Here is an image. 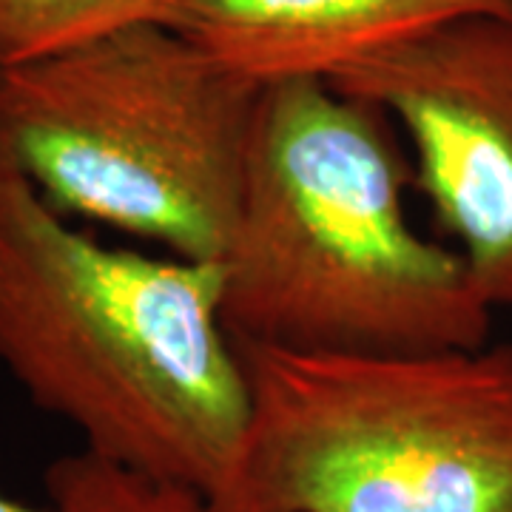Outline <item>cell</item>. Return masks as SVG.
Instances as JSON below:
<instances>
[{
  "instance_id": "1",
  "label": "cell",
  "mask_w": 512,
  "mask_h": 512,
  "mask_svg": "<svg viewBox=\"0 0 512 512\" xmlns=\"http://www.w3.org/2000/svg\"><path fill=\"white\" fill-rule=\"evenodd\" d=\"M217 265L77 231L0 151V365L83 450L231 512L251 384Z\"/></svg>"
},
{
  "instance_id": "2",
  "label": "cell",
  "mask_w": 512,
  "mask_h": 512,
  "mask_svg": "<svg viewBox=\"0 0 512 512\" xmlns=\"http://www.w3.org/2000/svg\"><path fill=\"white\" fill-rule=\"evenodd\" d=\"M399 126L330 80L262 86L220 268L237 345L325 356L481 348L495 311L456 248L407 220Z\"/></svg>"
},
{
  "instance_id": "3",
  "label": "cell",
  "mask_w": 512,
  "mask_h": 512,
  "mask_svg": "<svg viewBox=\"0 0 512 512\" xmlns=\"http://www.w3.org/2000/svg\"><path fill=\"white\" fill-rule=\"evenodd\" d=\"M262 86L140 23L0 69V151L63 217L220 265Z\"/></svg>"
},
{
  "instance_id": "4",
  "label": "cell",
  "mask_w": 512,
  "mask_h": 512,
  "mask_svg": "<svg viewBox=\"0 0 512 512\" xmlns=\"http://www.w3.org/2000/svg\"><path fill=\"white\" fill-rule=\"evenodd\" d=\"M237 350L251 430L231 512H512L507 342L416 356Z\"/></svg>"
},
{
  "instance_id": "5",
  "label": "cell",
  "mask_w": 512,
  "mask_h": 512,
  "mask_svg": "<svg viewBox=\"0 0 512 512\" xmlns=\"http://www.w3.org/2000/svg\"><path fill=\"white\" fill-rule=\"evenodd\" d=\"M330 83L399 126L441 234L481 299L512 311V15L447 23Z\"/></svg>"
},
{
  "instance_id": "6",
  "label": "cell",
  "mask_w": 512,
  "mask_h": 512,
  "mask_svg": "<svg viewBox=\"0 0 512 512\" xmlns=\"http://www.w3.org/2000/svg\"><path fill=\"white\" fill-rule=\"evenodd\" d=\"M512 15V0H160L157 26L222 69L271 86L330 80L447 23Z\"/></svg>"
},
{
  "instance_id": "7",
  "label": "cell",
  "mask_w": 512,
  "mask_h": 512,
  "mask_svg": "<svg viewBox=\"0 0 512 512\" xmlns=\"http://www.w3.org/2000/svg\"><path fill=\"white\" fill-rule=\"evenodd\" d=\"M160 0H0V69L154 23Z\"/></svg>"
},
{
  "instance_id": "8",
  "label": "cell",
  "mask_w": 512,
  "mask_h": 512,
  "mask_svg": "<svg viewBox=\"0 0 512 512\" xmlns=\"http://www.w3.org/2000/svg\"><path fill=\"white\" fill-rule=\"evenodd\" d=\"M43 512H214L194 490L126 470L89 450L55 458L43 476Z\"/></svg>"
},
{
  "instance_id": "9",
  "label": "cell",
  "mask_w": 512,
  "mask_h": 512,
  "mask_svg": "<svg viewBox=\"0 0 512 512\" xmlns=\"http://www.w3.org/2000/svg\"><path fill=\"white\" fill-rule=\"evenodd\" d=\"M0 512H37L32 507H26V504H20L15 498H9V495L0 493Z\"/></svg>"
}]
</instances>
